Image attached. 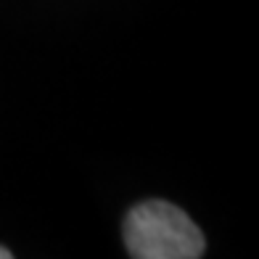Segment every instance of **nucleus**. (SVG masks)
I'll return each mask as SVG.
<instances>
[{
  "label": "nucleus",
  "mask_w": 259,
  "mask_h": 259,
  "mask_svg": "<svg viewBox=\"0 0 259 259\" xmlns=\"http://www.w3.org/2000/svg\"><path fill=\"white\" fill-rule=\"evenodd\" d=\"M124 243L138 259H196L206 249L196 222L167 201H146L130 211Z\"/></svg>",
  "instance_id": "f257e3e1"
},
{
  "label": "nucleus",
  "mask_w": 259,
  "mask_h": 259,
  "mask_svg": "<svg viewBox=\"0 0 259 259\" xmlns=\"http://www.w3.org/2000/svg\"><path fill=\"white\" fill-rule=\"evenodd\" d=\"M0 259H11V251L3 249V246H0Z\"/></svg>",
  "instance_id": "f03ea898"
}]
</instances>
